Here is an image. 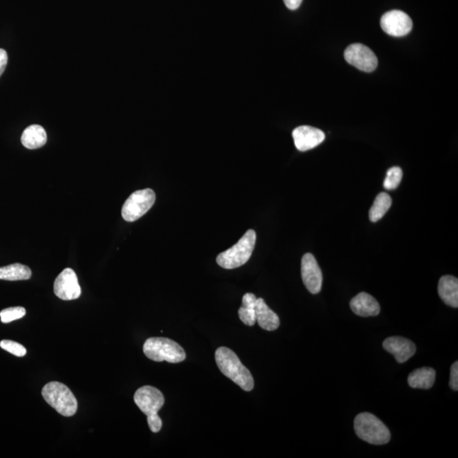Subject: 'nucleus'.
Instances as JSON below:
<instances>
[{"label":"nucleus","instance_id":"nucleus-13","mask_svg":"<svg viewBox=\"0 0 458 458\" xmlns=\"http://www.w3.org/2000/svg\"><path fill=\"white\" fill-rule=\"evenodd\" d=\"M383 346L384 350L392 354L399 363L409 360L416 353V346L413 342L400 336L387 338L384 341Z\"/></svg>","mask_w":458,"mask_h":458},{"label":"nucleus","instance_id":"nucleus-27","mask_svg":"<svg viewBox=\"0 0 458 458\" xmlns=\"http://www.w3.org/2000/svg\"><path fill=\"white\" fill-rule=\"evenodd\" d=\"M302 1L303 0H284L285 6L291 11L297 10Z\"/></svg>","mask_w":458,"mask_h":458},{"label":"nucleus","instance_id":"nucleus-25","mask_svg":"<svg viewBox=\"0 0 458 458\" xmlns=\"http://www.w3.org/2000/svg\"><path fill=\"white\" fill-rule=\"evenodd\" d=\"M450 387L453 391H458V362H455L453 363L451 367V375H450Z\"/></svg>","mask_w":458,"mask_h":458},{"label":"nucleus","instance_id":"nucleus-9","mask_svg":"<svg viewBox=\"0 0 458 458\" xmlns=\"http://www.w3.org/2000/svg\"><path fill=\"white\" fill-rule=\"evenodd\" d=\"M380 25L389 35L404 37L412 31L413 21L405 12L394 10L381 17Z\"/></svg>","mask_w":458,"mask_h":458},{"label":"nucleus","instance_id":"nucleus-19","mask_svg":"<svg viewBox=\"0 0 458 458\" xmlns=\"http://www.w3.org/2000/svg\"><path fill=\"white\" fill-rule=\"evenodd\" d=\"M31 277V269L23 264L15 263L0 268V280H28Z\"/></svg>","mask_w":458,"mask_h":458},{"label":"nucleus","instance_id":"nucleus-26","mask_svg":"<svg viewBox=\"0 0 458 458\" xmlns=\"http://www.w3.org/2000/svg\"><path fill=\"white\" fill-rule=\"evenodd\" d=\"M8 63V55L6 51L0 49V76L4 74Z\"/></svg>","mask_w":458,"mask_h":458},{"label":"nucleus","instance_id":"nucleus-16","mask_svg":"<svg viewBox=\"0 0 458 458\" xmlns=\"http://www.w3.org/2000/svg\"><path fill=\"white\" fill-rule=\"evenodd\" d=\"M440 299L452 307H458V280L457 277L446 275L440 277L438 285Z\"/></svg>","mask_w":458,"mask_h":458},{"label":"nucleus","instance_id":"nucleus-5","mask_svg":"<svg viewBox=\"0 0 458 458\" xmlns=\"http://www.w3.org/2000/svg\"><path fill=\"white\" fill-rule=\"evenodd\" d=\"M355 431L358 437L372 445H384L391 440V432L382 421L374 414H358L354 422Z\"/></svg>","mask_w":458,"mask_h":458},{"label":"nucleus","instance_id":"nucleus-11","mask_svg":"<svg viewBox=\"0 0 458 458\" xmlns=\"http://www.w3.org/2000/svg\"><path fill=\"white\" fill-rule=\"evenodd\" d=\"M302 277L304 285L311 294H319L322 289V271L314 256L307 253L302 260Z\"/></svg>","mask_w":458,"mask_h":458},{"label":"nucleus","instance_id":"nucleus-14","mask_svg":"<svg viewBox=\"0 0 458 458\" xmlns=\"http://www.w3.org/2000/svg\"><path fill=\"white\" fill-rule=\"evenodd\" d=\"M350 309L360 316H374L379 315L380 306L371 294L362 292L355 297L350 303Z\"/></svg>","mask_w":458,"mask_h":458},{"label":"nucleus","instance_id":"nucleus-10","mask_svg":"<svg viewBox=\"0 0 458 458\" xmlns=\"http://www.w3.org/2000/svg\"><path fill=\"white\" fill-rule=\"evenodd\" d=\"M55 295L63 301L79 299L82 290L79 285L78 276L71 268H66L59 273L54 284Z\"/></svg>","mask_w":458,"mask_h":458},{"label":"nucleus","instance_id":"nucleus-15","mask_svg":"<svg viewBox=\"0 0 458 458\" xmlns=\"http://www.w3.org/2000/svg\"><path fill=\"white\" fill-rule=\"evenodd\" d=\"M256 319L259 326L268 331H275L280 325V318L268 307L263 298L256 299Z\"/></svg>","mask_w":458,"mask_h":458},{"label":"nucleus","instance_id":"nucleus-12","mask_svg":"<svg viewBox=\"0 0 458 458\" xmlns=\"http://www.w3.org/2000/svg\"><path fill=\"white\" fill-rule=\"evenodd\" d=\"M295 147L299 151H307L314 149L325 139L322 130L310 126H301L295 128L292 132Z\"/></svg>","mask_w":458,"mask_h":458},{"label":"nucleus","instance_id":"nucleus-20","mask_svg":"<svg viewBox=\"0 0 458 458\" xmlns=\"http://www.w3.org/2000/svg\"><path fill=\"white\" fill-rule=\"evenodd\" d=\"M256 298L254 294L247 293L242 298V307L239 308V319L247 326H254L256 319Z\"/></svg>","mask_w":458,"mask_h":458},{"label":"nucleus","instance_id":"nucleus-18","mask_svg":"<svg viewBox=\"0 0 458 458\" xmlns=\"http://www.w3.org/2000/svg\"><path fill=\"white\" fill-rule=\"evenodd\" d=\"M408 384L414 389H428L433 387L435 381V371L431 367H421L411 372Z\"/></svg>","mask_w":458,"mask_h":458},{"label":"nucleus","instance_id":"nucleus-7","mask_svg":"<svg viewBox=\"0 0 458 458\" xmlns=\"http://www.w3.org/2000/svg\"><path fill=\"white\" fill-rule=\"evenodd\" d=\"M156 201V194L151 188L135 191L128 197L122 209V216L127 222H135L147 214Z\"/></svg>","mask_w":458,"mask_h":458},{"label":"nucleus","instance_id":"nucleus-17","mask_svg":"<svg viewBox=\"0 0 458 458\" xmlns=\"http://www.w3.org/2000/svg\"><path fill=\"white\" fill-rule=\"evenodd\" d=\"M21 144L29 149H40L47 142L45 128L40 125H32L25 128L21 135Z\"/></svg>","mask_w":458,"mask_h":458},{"label":"nucleus","instance_id":"nucleus-23","mask_svg":"<svg viewBox=\"0 0 458 458\" xmlns=\"http://www.w3.org/2000/svg\"><path fill=\"white\" fill-rule=\"evenodd\" d=\"M25 315V309L24 307H10L0 311V318L3 324H8L13 321L23 319Z\"/></svg>","mask_w":458,"mask_h":458},{"label":"nucleus","instance_id":"nucleus-8","mask_svg":"<svg viewBox=\"0 0 458 458\" xmlns=\"http://www.w3.org/2000/svg\"><path fill=\"white\" fill-rule=\"evenodd\" d=\"M344 55L346 62L362 71L372 72L378 67V58L374 51L365 45H350Z\"/></svg>","mask_w":458,"mask_h":458},{"label":"nucleus","instance_id":"nucleus-21","mask_svg":"<svg viewBox=\"0 0 458 458\" xmlns=\"http://www.w3.org/2000/svg\"><path fill=\"white\" fill-rule=\"evenodd\" d=\"M392 200L387 193H380L377 195L370 211V219L372 222H378L391 208Z\"/></svg>","mask_w":458,"mask_h":458},{"label":"nucleus","instance_id":"nucleus-4","mask_svg":"<svg viewBox=\"0 0 458 458\" xmlns=\"http://www.w3.org/2000/svg\"><path fill=\"white\" fill-rule=\"evenodd\" d=\"M143 350L145 356L154 362L178 363L186 358L182 346L168 338H149L145 341Z\"/></svg>","mask_w":458,"mask_h":458},{"label":"nucleus","instance_id":"nucleus-24","mask_svg":"<svg viewBox=\"0 0 458 458\" xmlns=\"http://www.w3.org/2000/svg\"><path fill=\"white\" fill-rule=\"evenodd\" d=\"M0 348L18 357H23L27 354V350H25L23 345L12 340H2L0 342Z\"/></svg>","mask_w":458,"mask_h":458},{"label":"nucleus","instance_id":"nucleus-1","mask_svg":"<svg viewBox=\"0 0 458 458\" xmlns=\"http://www.w3.org/2000/svg\"><path fill=\"white\" fill-rule=\"evenodd\" d=\"M215 358L222 374L234 381L244 391H251L253 389V377L232 350L222 346L216 350Z\"/></svg>","mask_w":458,"mask_h":458},{"label":"nucleus","instance_id":"nucleus-22","mask_svg":"<svg viewBox=\"0 0 458 458\" xmlns=\"http://www.w3.org/2000/svg\"><path fill=\"white\" fill-rule=\"evenodd\" d=\"M402 179V170L398 166L388 170L387 178L384 182V187L388 190H396L399 186Z\"/></svg>","mask_w":458,"mask_h":458},{"label":"nucleus","instance_id":"nucleus-6","mask_svg":"<svg viewBox=\"0 0 458 458\" xmlns=\"http://www.w3.org/2000/svg\"><path fill=\"white\" fill-rule=\"evenodd\" d=\"M256 241L254 230L249 229L236 245L218 255L217 263L225 269H234L245 265L250 260Z\"/></svg>","mask_w":458,"mask_h":458},{"label":"nucleus","instance_id":"nucleus-2","mask_svg":"<svg viewBox=\"0 0 458 458\" xmlns=\"http://www.w3.org/2000/svg\"><path fill=\"white\" fill-rule=\"evenodd\" d=\"M134 399L141 412L147 415L149 429L153 433H158L162 427V421L158 416V412L165 403L164 394L159 389L147 385L135 392Z\"/></svg>","mask_w":458,"mask_h":458},{"label":"nucleus","instance_id":"nucleus-3","mask_svg":"<svg viewBox=\"0 0 458 458\" xmlns=\"http://www.w3.org/2000/svg\"><path fill=\"white\" fill-rule=\"evenodd\" d=\"M42 396L51 408L64 417H72L78 411V401L74 393L67 385L57 382H50L42 389Z\"/></svg>","mask_w":458,"mask_h":458}]
</instances>
